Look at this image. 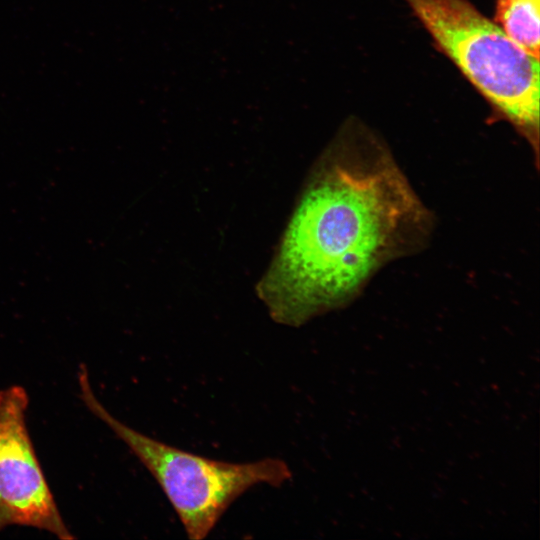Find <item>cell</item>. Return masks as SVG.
Returning <instances> with one entry per match:
<instances>
[{
	"instance_id": "cell-1",
	"label": "cell",
	"mask_w": 540,
	"mask_h": 540,
	"mask_svg": "<svg viewBox=\"0 0 540 540\" xmlns=\"http://www.w3.org/2000/svg\"><path fill=\"white\" fill-rule=\"evenodd\" d=\"M435 226L381 136L350 117L315 166L262 284L275 321L298 326L356 299Z\"/></svg>"
},
{
	"instance_id": "cell-2",
	"label": "cell",
	"mask_w": 540,
	"mask_h": 540,
	"mask_svg": "<svg viewBox=\"0 0 540 540\" xmlns=\"http://www.w3.org/2000/svg\"><path fill=\"white\" fill-rule=\"evenodd\" d=\"M435 46L508 122L539 163L540 63L469 0H404Z\"/></svg>"
},
{
	"instance_id": "cell-3",
	"label": "cell",
	"mask_w": 540,
	"mask_h": 540,
	"mask_svg": "<svg viewBox=\"0 0 540 540\" xmlns=\"http://www.w3.org/2000/svg\"><path fill=\"white\" fill-rule=\"evenodd\" d=\"M77 379L85 406L150 472L190 540L206 538L228 507L248 489L260 484L279 487L292 477L281 459L248 463L218 461L146 436L115 418L97 399L86 365H80Z\"/></svg>"
},
{
	"instance_id": "cell-4",
	"label": "cell",
	"mask_w": 540,
	"mask_h": 540,
	"mask_svg": "<svg viewBox=\"0 0 540 540\" xmlns=\"http://www.w3.org/2000/svg\"><path fill=\"white\" fill-rule=\"evenodd\" d=\"M28 405L24 387L0 390V532L24 526L73 540L29 435Z\"/></svg>"
},
{
	"instance_id": "cell-5",
	"label": "cell",
	"mask_w": 540,
	"mask_h": 540,
	"mask_svg": "<svg viewBox=\"0 0 540 540\" xmlns=\"http://www.w3.org/2000/svg\"><path fill=\"white\" fill-rule=\"evenodd\" d=\"M493 20L528 53L540 58V0H496Z\"/></svg>"
}]
</instances>
